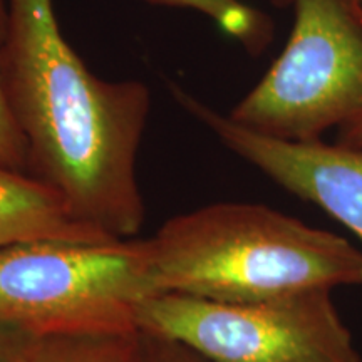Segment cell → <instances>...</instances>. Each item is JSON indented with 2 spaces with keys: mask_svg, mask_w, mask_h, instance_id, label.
<instances>
[{
  "mask_svg": "<svg viewBox=\"0 0 362 362\" xmlns=\"http://www.w3.org/2000/svg\"><path fill=\"white\" fill-rule=\"evenodd\" d=\"M39 339L0 325V362H35Z\"/></svg>",
  "mask_w": 362,
  "mask_h": 362,
  "instance_id": "cell-12",
  "label": "cell"
},
{
  "mask_svg": "<svg viewBox=\"0 0 362 362\" xmlns=\"http://www.w3.org/2000/svg\"><path fill=\"white\" fill-rule=\"evenodd\" d=\"M185 111L235 155L250 163L285 192L314 203L362 242V149L317 141H285L243 128L228 115L170 84Z\"/></svg>",
  "mask_w": 362,
  "mask_h": 362,
  "instance_id": "cell-6",
  "label": "cell"
},
{
  "mask_svg": "<svg viewBox=\"0 0 362 362\" xmlns=\"http://www.w3.org/2000/svg\"><path fill=\"white\" fill-rule=\"evenodd\" d=\"M35 240H117L86 225L64 198L34 176L0 166V247Z\"/></svg>",
  "mask_w": 362,
  "mask_h": 362,
  "instance_id": "cell-7",
  "label": "cell"
},
{
  "mask_svg": "<svg viewBox=\"0 0 362 362\" xmlns=\"http://www.w3.org/2000/svg\"><path fill=\"white\" fill-rule=\"evenodd\" d=\"M138 332L40 337L35 362H136Z\"/></svg>",
  "mask_w": 362,
  "mask_h": 362,
  "instance_id": "cell-9",
  "label": "cell"
},
{
  "mask_svg": "<svg viewBox=\"0 0 362 362\" xmlns=\"http://www.w3.org/2000/svg\"><path fill=\"white\" fill-rule=\"evenodd\" d=\"M4 33H6V0H0V49H2ZM0 166L21 173H27L29 166L27 143L8 104L2 71H0Z\"/></svg>",
  "mask_w": 362,
  "mask_h": 362,
  "instance_id": "cell-10",
  "label": "cell"
},
{
  "mask_svg": "<svg viewBox=\"0 0 362 362\" xmlns=\"http://www.w3.org/2000/svg\"><path fill=\"white\" fill-rule=\"evenodd\" d=\"M357 4H359V6H361V8H362V0H357Z\"/></svg>",
  "mask_w": 362,
  "mask_h": 362,
  "instance_id": "cell-15",
  "label": "cell"
},
{
  "mask_svg": "<svg viewBox=\"0 0 362 362\" xmlns=\"http://www.w3.org/2000/svg\"><path fill=\"white\" fill-rule=\"evenodd\" d=\"M284 51L228 112L285 141H317L362 111V8L357 0H296Z\"/></svg>",
  "mask_w": 362,
  "mask_h": 362,
  "instance_id": "cell-4",
  "label": "cell"
},
{
  "mask_svg": "<svg viewBox=\"0 0 362 362\" xmlns=\"http://www.w3.org/2000/svg\"><path fill=\"white\" fill-rule=\"evenodd\" d=\"M156 296L149 238L0 247V325L35 337L138 332Z\"/></svg>",
  "mask_w": 362,
  "mask_h": 362,
  "instance_id": "cell-3",
  "label": "cell"
},
{
  "mask_svg": "<svg viewBox=\"0 0 362 362\" xmlns=\"http://www.w3.org/2000/svg\"><path fill=\"white\" fill-rule=\"evenodd\" d=\"M337 143L344 146L362 149V111L351 121L337 128Z\"/></svg>",
  "mask_w": 362,
  "mask_h": 362,
  "instance_id": "cell-13",
  "label": "cell"
},
{
  "mask_svg": "<svg viewBox=\"0 0 362 362\" xmlns=\"http://www.w3.org/2000/svg\"><path fill=\"white\" fill-rule=\"evenodd\" d=\"M138 329L210 362H362L330 291L260 302L158 293L139 307Z\"/></svg>",
  "mask_w": 362,
  "mask_h": 362,
  "instance_id": "cell-5",
  "label": "cell"
},
{
  "mask_svg": "<svg viewBox=\"0 0 362 362\" xmlns=\"http://www.w3.org/2000/svg\"><path fill=\"white\" fill-rule=\"evenodd\" d=\"M136 362H210L187 344L173 339L139 332V352Z\"/></svg>",
  "mask_w": 362,
  "mask_h": 362,
  "instance_id": "cell-11",
  "label": "cell"
},
{
  "mask_svg": "<svg viewBox=\"0 0 362 362\" xmlns=\"http://www.w3.org/2000/svg\"><path fill=\"white\" fill-rule=\"evenodd\" d=\"M153 6L189 8L218 25L221 33L237 40L250 54H260L270 44L274 24L270 17L243 0H144Z\"/></svg>",
  "mask_w": 362,
  "mask_h": 362,
  "instance_id": "cell-8",
  "label": "cell"
},
{
  "mask_svg": "<svg viewBox=\"0 0 362 362\" xmlns=\"http://www.w3.org/2000/svg\"><path fill=\"white\" fill-rule=\"evenodd\" d=\"M149 245L156 296L260 302L362 285L359 248L259 203H214L173 216Z\"/></svg>",
  "mask_w": 362,
  "mask_h": 362,
  "instance_id": "cell-2",
  "label": "cell"
},
{
  "mask_svg": "<svg viewBox=\"0 0 362 362\" xmlns=\"http://www.w3.org/2000/svg\"><path fill=\"white\" fill-rule=\"evenodd\" d=\"M265 2H269L270 6L277 8H287V7H292L296 0H265Z\"/></svg>",
  "mask_w": 362,
  "mask_h": 362,
  "instance_id": "cell-14",
  "label": "cell"
},
{
  "mask_svg": "<svg viewBox=\"0 0 362 362\" xmlns=\"http://www.w3.org/2000/svg\"><path fill=\"white\" fill-rule=\"evenodd\" d=\"M0 71L27 143V175L83 223L134 238L146 216L136 180L146 86L94 76L62 34L54 0H6Z\"/></svg>",
  "mask_w": 362,
  "mask_h": 362,
  "instance_id": "cell-1",
  "label": "cell"
}]
</instances>
